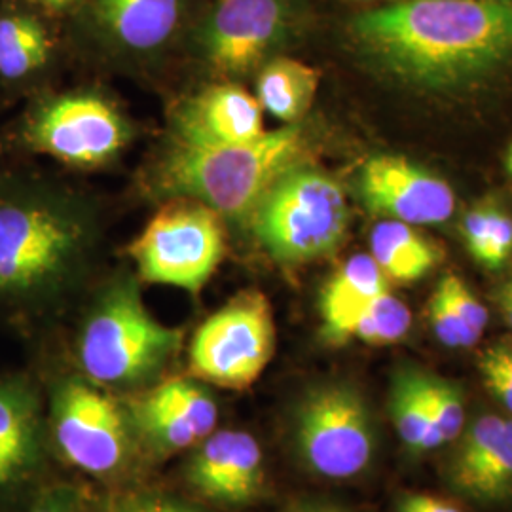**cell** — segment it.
Masks as SVG:
<instances>
[{"label": "cell", "instance_id": "1", "mask_svg": "<svg viewBox=\"0 0 512 512\" xmlns=\"http://www.w3.org/2000/svg\"><path fill=\"white\" fill-rule=\"evenodd\" d=\"M348 37L410 90L469 92L512 71V2L387 0L349 19Z\"/></svg>", "mask_w": 512, "mask_h": 512}, {"label": "cell", "instance_id": "2", "mask_svg": "<svg viewBox=\"0 0 512 512\" xmlns=\"http://www.w3.org/2000/svg\"><path fill=\"white\" fill-rule=\"evenodd\" d=\"M88 241V222L65 198L37 186L0 188V306H37L59 293Z\"/></svg>", "mask_w": 512, "mask_h": 512}, {"label": "cell", "instance_id": "3", "mask_svg": "<svg viewBox=\"0 0 512 512\" xmlns=\"http://www.w3.org/2000/svg\"><path fill=\"white\" fill-rule=\"evenodd\" d=\"M306 137L298 124L266 131L251 143L194 147L175 143L160 165V186L217 211L222 219L251 217L266 190L302 164Z\"/></svg>", "mask_w": 512, "mask_h": 512}, {"label": "cell", "instance_id": "4", "mask_svg": "<svg viewBox=\"0 0 512 512\" xmlns=\"http://www.w3.org/2000/svg\"><path fill=\"white\" fill-rule=\"evenodd\" d=\"M183 344L143 304L137 283L116 279L99 296L78 338V361L101 385H137L164 368Z\"/></svg>", "mask_w": 512, "mask_h": 512}, {"label": "cell", "instance_id": "5", "mask_svg": "<svg viewBox=\"0 0 512 512\" xmlns=\"http://www.w3.org/2000/svg\"><path fill=\"white\" fill-rule=\"evenodd\" d=\"M256 238L281 264L330 255L346 238L349 205L342 186L323 171L294 165L251 213Z\"/></svg>", "mask_w": 512, "mask_h": 512}, {"label": "cell", "instance_id": "6", "mask_svg": "<svg viewBox=\"0 0 512 512\" xmlns=\"http://www.w3.org/2000/svg\"><path fill=\"white\" fill-rule=\"evenodd\" d=\"M293 440L313 475L348 480L365 473L376 452V429L363 393L348 382L308 389L294 408Z\"/></svg>", "mask_w": 512, "mask_h": 512}, {"label": "cell", "instance_id": "7", "mask_svg": "<svg viewBox=\"0 0 512 512\" xmlns=\"http://www.w3.org/2000/svg\"><path fill=\"white\" fill-rule=\"evenodd\" d=\"M129 253L143 281L198 294L226 253L224 222L203 203L175 198L152 217Z\"/></svg>", "mask_w": 512, "mask_h": 512}, {"label": "cell", "instance_id": "8", "mask_svg": "<svg viewBox=\"0 0 512 512\" xmlns=\"http://www.w3.org/2000/svg\"><path fill=\"white\" fill-rule=\"evenodd\" d=\"M275 325L266 294L247 289L211 313L192 336L190 372L207 384L247 389L272 361Z\"/></svg>", "mask_w": 512, "mask_h": 512}, {"label": "cell", "instance_id": "9", "mask_svg": "<svg viewBox=\"0 0 512 512\" xmlns=\"http://www.w3.org/2000/svg\"><path fill=\"white\" fill-rule=\"evenodd\" d=\"M122 406L80 378L55 385L46 414L48 440L71 465L90 475L120 471L131 452V431Z\"/></svg>", "mask_w": 512, "mask_h": 512}, {"label": "cell", "instance_id": "10", "mask_svg": "<svg viewBox=\"0 0 512 512\" xmlns=\"http://www.w3.org/2000/svg\"><path fill=\"white\" fill-rule=\"evenodd\" d=\"M23 141L57 162L99 167L126 148L129 126L107 99L92 93H65L40 101L29 112Z\"/></svg>", "mask_w": 512, "mask_h": 512}, {"label": "cell", "instance_id": "11", "mask_svg": "<svg viewBox=\"0 0 512 512\" xmlns=\"http://www.w3.org/2000/svg\"><path fill=\"white\" fill-rule=\"evenodd\" d=\"M293 6V0H219L200 38L207 65L224 76H243L264 65L289 38Z\"/></svg>", "mask_w": 512, "mask_h": 512}, {"label": "cell", "instance_id": "12", "mask_svg": "<svg viewBox=\"0 0 512 512\" xmlns=\"http://www.w3.org/2000/svg\"><path fill=\"white\" fill-rule=\"evenodd\" d=\"M359 186L372 213L410 226L442 224L456 209L450 184L399 156L366 162Z\"/></svg>", "mask_w": 512, "mask_h": 512}, {"label": "cell", "instance_id": "13", "mask_svg": "<svg viewBox=\"0 0 512 512\" xmlns=\"http://www.w3.org/2000/svg\"><path fill=\"white\" fill-rule=\"evenodd\" d=\"M129 421L154 450L181 452L217 429L219 408L202 384L171 378L129 404Z\"/></svg>", "mask_w": 512, "mask_h": 512}, {"label": "cell", "instance_id": "14", "mask_svg": "<svg viewBox=\"0 0 512 512\" xmlns=\"http://www.w3.org/2000/svg\"><path fill=\"white\" fill-rule=\"evenodd\" d=\"M44 401L27 376H0V497L23 492L48 458Z\"/></svg>", "mask_w": 512, "mask_h": 512}, {"label": "cell", "instance_id": "15", "mask_svg": "<svg viewBox=\"0 0 512 512\" xmlns=\"http://www.w3.org/2000/svg\"><path fill=\"white\" fill-rule=\"evenodd\" d=\"M186 482L217 505H247L264 488V458L258 440L238 429L213 431L194 446Z\"/></svg>", "mask_w": 512, "mask_h": 512}, {"label": "cell", "instance_id": "16", "mask_svg": "<svg viewBox=\"0 0 512 512\" xmlns=\"http://www.w3.org/2000/svg\"><path fill=\"white\" fill-rule=\"evenodd\" d=\"M264 133V110L258 99L236 84L196 93L175 112V143L183 145H241Z\"/></svg>", "mask_w": 512, "mask_h": 512}, {"label": "cell", "instance_id": "17", "mask_svg": "<svg viewBox=\"0 0 512 512\" xmlns=\"http://www.w3.org/2000/svg\"><path fill=\"white\" fill-rule=\"evenodd\" d=\"M448 482L480 503L512 495V418L480 416L459 442L448 465Z\"/></svg>", "mask_w": 512, "mask_h": 512}, {"label": "cell", "instance_id": "18", "mask_svg": "<svg viewBox=\"0 0 512 512\" xmlns=\"http://www.w3.org/2000/svg\"><path fill=\"white\" fill-rule=\"evenodd\" d=\"M93 12L107 37L129 52L145 54L175 35L183 0H95Z\"/></svg>", "mask_w": 512, "mask_h": 512}, {"label": "cell", "instance_id": "19", "mask_svg": "<svg viewBox=\"0 0 512 512\" xmlns=\"http://www.w3.org/2000/svg\"><path fill=\"white\" fill-rule=\"evenodd\" d=\"M387 277L368 255H355L332 275L321 294V317L323 334L332 344H344L353 338V330L359 319L384 293Z\"/></svg>", "mask_w": 512, "mask_h": 512}, {"label": "cell", "instance_id": "20", "mask_svg": "<svg viewBox=\"0 0 512 512\" xmlns=\"http://www.w3.org/2000/svg\"><path fill=\"white\" fill-rule=\"evenodd\" d=\"M319 90V73L291 57L266 61L256 78V99L262 110L283 124H298L311 109Z\"/></svg>", "mask_w": 512, "mask_h": 512}, {"label": "cell", "instance_id": "21", "mask_svg": "<svg viewBox=\"0 0 512 512\" xmlns=\"http://www.w3.org/2000/svg\"><path fill=\"white\" fill-rule=\"evenodd\" d=\"M370 251L385 277L412 283L429 274L439 262V249L423 238L414 226L385 219L370 232Z\"/></svg>", "mask_w": 512, "mask_h": 512}, {"label": "cell", "instance_id": "22", "mask_svg": "<svg viewBox=\"0 0 512 512\" xmlns=\"http://www.w3.org/2000/svg\"><path fill=\"white\" fill-rule=\"evenodd\" d=\"M52 55L44 23L23 10L0 12V78L21 82L42 71Z\"/></svg>", "mask_w": 512, "mask_h": 512}, {"label": "cell", "instance_id": "23", "mask_svg": "<svg viewBox=\"0 0 512 512\" xmlns=\"http://www.w3.org/2000/svg\"><path fill=\"white\" fill-rule=\"evenodd\" d=\"M389 410L406 448L412 452H427L442 446L431 421L425 372L406 366L395 374Z\"/></svg>", "mask_w": 512, "mask_h": 512}, {"label": "cell", "instance_id": "24", "mask_svg": "<svg viewBox=\"0 0 512 512\" xmlns=\"http://www.w3.org/2000/svg\"><path fill=\"white\" fill-rule=\"evenodd\" d=\"M412 325V313L389 289L378 294L353 330V338L368 346H391L403 340Z\"/></svg>", "mask_w": 512, "mask_h": 512}, {"label": "cell", "instance_id": "25", "mask_svg": "<svg viewBox=\"0 0 512 512\" xmlns=\"http://www.w3.org/2000/svg\"><path fill=\"white\" fill-rule=\"evenodd\" d=\"M427 401L440 442L459 439L465 427V404L458 387L427 374Z\"/></svg>", "mask_w": 512, "mask_h": 512}, {"label": "cell", "instance_id": "26", "mask_svg": "<svg viewBox=\"0 0 512 512\" xmlns=\"http://www.w3.org/2000/svg\"><path fill=\"white\" fill-rule=\"evenodd\" d=\"M437 291L456 313L459 323L478 342L488 327V310L478 302L471 289L459 279L458 275L448 274L440 279Z\"/></svg>", "mask_w": 512, "mask_h": 512}, {"label": "cell", "instance_id": "27", "mask_svg": "<svg viewBox=\"0 0 512 512\" xmlns=\"http://www.w3.org/2000/svg\"><path fill=\"white\" fill-rule=\"evenodd\" d=\"M429 321L433 332L446 348H473L476 342L473 336L459 323L456 313L448 306L439 291H435L429 302Z\"/></svg>", "mask_w": 512, "mask_h": 512}, {"label": "cell", "instance_id": "28", "mask_svg": "<svg viewBox=\"0 0 512 512\" xmlns=\"http://www.w3.org/2000/svg\"><path fill=\"white\" fill-rule=\"evenodd\" d=\"M511 255L512 219L507 213L490 207V232H488L486 251L480 264L495 270V268H501Z\"/></svg>", "mask_w": 512, "mask_h": 512}, {"label": "cell", "instance_id": "29", "mask_svg": "<svg viewBox=\"0 0 512 512\" xmlns=\"http://www.w3.org/2000/svg\"><path fill=\"white\" fill-rule=\"evenodd\" d=\"M488 232H490V207H476L471 213H467V217L463 219V236L471 255L475 256L478 262L482 260L486 251Z\"/></svg>", "mask_w": 512, "mask_h": 512}, {"label": "cell", "instance_id": "30", "mask_svg": "<svg viewBox=\"0 0 512 512\" xmlns=\"http://www.w3.org/2000/svg\"><path fill=\"white\" fill-rule=\"evenodd\" d=\"M114 512H202L196 507L167 497V495H141L120 503Z\"/></svg>", "mask_w": 512, "mask_h": 512}, {"label": "cell", "instance_id": "31", "mask_svg": "<svg viewBox=\"0 0 512 512\" xmlns=\"http://www.w3.org/2000/svg\"><path fill=\"white\" fill-rule=\"evenodd\" d=\"M480 370L484 376V382L488 385V389L492 391L495 399H499V403L503 404L512 414V378L507 376L503 370H499L497 366L492 365L486 359H480Z\"/></svg>", "mask_w": 512, "mask_h": 512}, {"label": "cell", "instance_id": "32", "mask_svg": "<svg viewBox=\"0 0 512 512\" xmlns=\"http://www.w3.org/2000/svg\"><path fill=\"white\" fill-rule=\"evenodd\" d=\"M397 512H461L456 505L429 494H406L399 499Z\"/></svg>", "mask_w": 512, "mask_h": 512}, {"label": "cell", "instance_id": "33", "mask_svg": "<svg viewBox=\"0 0 512 512\" xmlns=\"http://www.w3.org/2000/svg\"><path fill=\"white\" fill-rule=\"evenodd\" d=\"M23 512H80L74 505L73 495L59 490H48L33 499Z\"/></svg>", "mask_w": 512, "mask_h": 512}, {"label": "cell", "instance_id": "34", "mask_svg": "<svg viewBox=\"0 0 512 512\" xmlns=\"http://www.w3.org/2000/svg\"><path fill=\"white\" fill-rule=\"evenodd\" d=\"M482 359L490 361L492 365L497 366L499 370H503L507 376L512 378V349L511 348H494L486 351L482 355Z\"/></svg>", "mask_w": 512, "mask_h": 512}, {"label": "cell", "instance_id": "35", "mask_svg": "<svg viewBox=\"0 0 512 512\" xmlns=\"http://www.w3.org/2000/svg\"><path fill=\"white\" fill-rule=\"evenodd\" d=\"M281 512H351L344 507L338 505H330V503H298L294 507H289Z\"/></svg>", "mask_w": 512, "mask_h": 512}, {"label": "cell", "instance_id": "36", "mask_svg": "<svg viewBox=\"0 0 512 512\" xmlns=\"http://www.w3.org/2000/svg\"><path fill=\"white\" fill-rule=\"evenodd\" d=\"M501 302H503L505 319H507V323L512 327V279L509 281V285L505 287L503 294H501Z\"/></svg>", "mask_w": 512, "mask_h": 512}, {"label": "cell", "instance_id": "37", "mask_svg": "<svg viewBox=\"0 0 512 512\" xmlns=\"http://www.w3.org/2000/svg\"><path fill=\"white\" fill-rule=\"evenodd\" d=\"M38 6H44L48 10H63V8H69L73 6L74 2L78 0H33Z\"/></svg>", "mask_w": 512, "mask_h": 512}, {"label": "cell", "instance_id": "38", "mask_svg": "<svg viewBox=\"0 0 512 512\" xmlns=\"http://www.w3.org/2000/svg\"><path fill=\"white\" fill-rule=\"evenodd\" d=\"M346 2H376V4H382V2H387V0H346Z\"/></svg>", "mask_w": 512, "mask_h": 512}, {"label": "cell", "instance_id": "39", "mask_svg": "<svg viewBox=\"0 0 512 512\" xmlns=\"http://www.w3.org/2000/svg\"><path fill=\"white\" fill-rule=\"evenodd\" d=\"M507 169H509V173H511L512 175V156H509V158H507Z\"/></svg>", "mask_w": 512, "mask_h": 512}, {"label": "cell", "instance_id": "40", "mask_svg": "<svg viewBox=\"0 0 512 512\" xmlns=\"http://www.w3.org/2000/svg\"><path fill=\"white\" fill-rule=\"evenodd\" d=\"M509 156H512V147H511V152H509Z\"/></svg>", "mask_w": 512, "mask_h": 512}, {"label": "cell", "instance_id": "41", "mask_svg": "<svg viewBox=\"0 0 512 512\" xmlns=\"http://www.w3.org/2000/svg\"><path fill=\"white\" fill-rule=\"evenodd\" d=\"M507 2H512V0H507Z\"/></svg>", "mask_w": 512, "mask_h": 512}]
</instances>
